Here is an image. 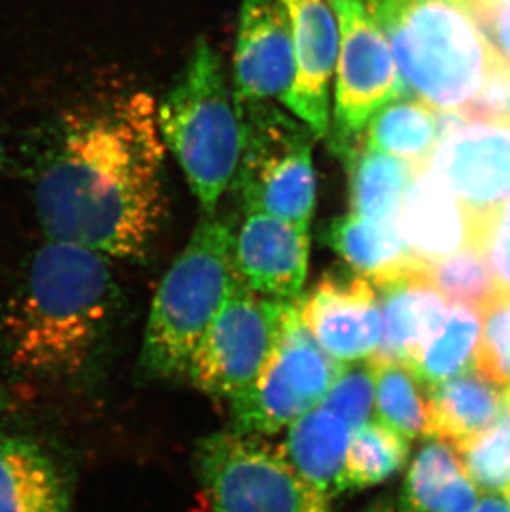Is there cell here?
<instances>
[{
    "mask_svg": "<svg viewBox=\"0 0 510 512\" xmlns=\"http://www.w3.org/2000/svg\"><path fill=\"white\" fill-rule=\"evenodd\" d=\"M375 375L378 420L401 435L433 438L431 387L419 377L413 365L395 360H370Z\"/></svg>",
    "mask_w": 510,
    "mask_h": 512,
    "instance_id": "cell-25",
    "label": "cell"
},
{
    "mask_svg": "<svg viewBox=\"0 0 510 512\" xmlns=\"http://www.w3.org/2000/svg\"><path fill=\"white\" fill-rule=\"evenodd\" d=\"M196 466L214 512H330L284 448L262 436L232 430L207 436L196 450Z\"/></svg>",
    "mask_w": 510,
    "mask_h": 512,
    "instance_id": "cell-7",
    "label": "cell"
},
{
    "mask_svg": "<svg viewBox=\"0 0 510 512\" xmlns=\"http://www.w3.org/2000/svg\"><path fill=\"white\" fill-rule=\"evenodd\" d=\"M342 158L347 160L352 214L398 223L403 196L413 178L411 166L395 156L373 150L361 138L343 153Z\"/></svg>",
    "mask_w": 510,
    "mask_h": 512,
    "instance_id": "cell-23",
    "label": "cell"
},
{
    "mask_svg": "<svg viewBox=\"0 0 510 512\" xmlns=\"http://www.w3.org/2000/svg\"><path fill=\"white\" fill-rule=\"evenodd\" d=\"M506 499H507V504H509V508H510V494H509V496H507Z\"/></svg>",
    "mask_w": 510,
    "mask_h": 512,
    "instance_id": "cell-41",
    "label": "cell"
},
{
    "mask_svg": "<svg viewBox=\"0 0 510 512\" xmlns=\"http://www.w3.org/2000/svg\"><path fill=\"white\" fill-rule=\"evenodd\" d=\"M408 438L383 423H366L350 436L345 483L347 491L381 483L408 461Z\"/></svg>",
    "mask_w": 510,
    "mask_h": 512,
    "instance_id": "cell-27",
    "label": "cell"
},
{
    "mask_svg": "<svg viewBox=\"0 0 510 512\" xmlns=\"http://www.w3.org/2000/svg\"><path fill=\"white\" fill-rule=\"evenodd\" d=\"M323 242L373 287L424 262L411 252L398 223L352 213L333 219L323 232Z\"/></svg>",
    "mask_w": 510,
    "mask_h": 512,
    "instance_id": "cell-20",
    "label": "cell"
},
{
    "mask_svg": "<svg viewBox=\"0 0 510 512\" xmlns=\"http://www.w3.org/2000/svg\"><path fill=\"white\" fill-rule=\"evenodd\" d=\"M295 80L294 34L282 0H242L232 87L237 103L287 107Z\"/></svg>",
    "mask_w": 510,
    "mask_h": 512,
    "instance_id": "cell-13",
    "label": "cell"
},
{
    "mask_svg": "<svg viewBox=\"0 0 510 512\" xmlns=\"http://www.w3.org/2000/svg\"><path fill=\"white\" fill-rule=\"evenodd\" d=\"M0 512H70L65 478L29 438L0 436Z\"/></svg>",
    "mask_w": 510,
    "mask_h": 512,
    "instance_id": "cell-19",
    "label": "cell"
},
{
    "mask_svg": "<svg viewBox=\"0 0 510 512\" xmlns=\"http://www.w3.org/2000/svg\"><path fill=\"white\" fill-rule=\"evenodd\" d=\"M507 413H509V415H510V403H509V410H507Z\"/></svg>",
    "mask_w": 510,
    "mask_h": 512,
    "instance_id": "cell-42",
    "label": "cell"
},
{
    "mask_svg": "<svg viewBox=\"0 0 510 512\" xmlns=\"http://www.w3.org/2000/svg\"><path fill=\"white\" fill-rule=\"evenodd\" d=\"M242 151L232 188L244 213H264L310 231L317 179L312 130L275 102L239 103Z\"/></svg>",
    "mask_w": 510,
    "mask_h": 512,
    "instance_id": "cell-6",
    "label": "cell"
},
{
    "mask_svg": "<svg viewBox=\"0 0 510 512\" xmlns=\"http://www.w3.org/2000/svg\"><path fill=\"white\" fill-rule=\"evenodd\" d=\"M446 4L454 5V7H459V9L466 10L467 14H469V7H471V0H443Z\"/></svg>",
    "mask_w": 510,
    "mask_h": 512,
    "instance_id": "cell-37",
    "label": "cell"
},
{
    "mask_svg": "<svg viewBox=\"0 0 510 512\" xmlns=\"http://www.w3.org/2000/svg\"><path fill=\"white\" fill-rule=\"evenodd\" d=\"M360 138L366 146L405 161L418 173L428 166L441 141L439 110L418 95H403L371 116Z\"/></svg>",
    "mask_w": 510,
    "mask_h": 512,
    "instance_id": "cell-22",
    "label": "cell"
},
{
    "mask_svg": "<svg viewBox=\"0 0 510 512\" xmlns=\"http://www.w3.org/2000/svg\"><path fill=\"white\" fill-rule=\"evenodd\" d=\"M501 224L504 226V228L509 229L510 231V198L507 199L506 203H504V206H502L501 209Z\"/></svg>",
    "mask_w": 510,
    "mask_h": 512,
    "instance_id": "cell-36",
    "label": "cell"
},
{
    "mask_svg": "<svg viewBox=\"0 0 510 512\" xmlns=\"http://www.w3.org/2000/svg\"><path fill=\"white\" fill-rule=\"evenodd\" d=\"M34 203L47 241L143 261L166 214L164 148L146 92L90 100L42 135Z\"/></svg>",
    "mask_w": 510,
    "mask_h": 512,
    "instance_id": "cell-1",
    "label": "cell"
},
{
    "mask_svg": "<svg viewBox=\"0 0 510 512\" xmlns=\"http://www.w3.org/2000/svg\"><path fill=\"white\" fill-rule=\"evenodd\" d=\"M401 77L439 112L462 116L506 58L466 10L443 0H363Z\"/></svg>",
    "mask_w": 510,
    "mask_h": 512,
    "instance_id": "cell-3",
    "label": "cell"
},
{
    "mask_svg": "<svg viewBox=\"0 0 510 512\" xmlns=\"http://www.w3.org/2000/svg\"><path fill=\"white\" fill-rule=\"evenodd\" d=\"M492 47L510 62V0L474 19Z\"/></svg>",
    "mask_w": 510,
    "mask_h": 512,
    "instance_id": "cell-33",
    "label": "cell"
},
{
    "mask_svg": "<svg viewBox=\"0 0 510 512\" xmlns=\"http://www.w3.org/2000/svg\"><path fill=\"white\" fill-rule=\"evenodd\" d=\"M156 121L204 214H216L241 160L242 115L221 57L204 37L156 105Z\"/></svg>",
    "mask_w": 510,
    "mask_h": 512,
    "instance_id": "cell-4",
    "label": "cell"
},
{
    "mask_svg": "<svg viewBox=\"0 0 510 512\" xmlns=\"http://www.w3.org/2000/svg\"><path fill=\"white\" fill-rule=\"evenodd\" d=\"M287 430L285 455L300 478L328 503L347 493L345 461L352 431L345 421L315 406Z\"/></svg>",
    "mask_w": 510,
    "mask_h": 512,
    "instance_id": "cell-18",
    "label": "cell"
},
{
    "mask_svg": "<svg viewBox=\"0 0 510 512\" xmlns=\"http://www.w3.org/2000/svg\"><path fill=\"white\" fill-rule=\"evenodd\" d=\"M294 34L297 80L287 110L317 140L330 133V87L338 54L337 17L327 0H282Z\"/></svg>",
    "mask_w": 510,
    "mask_h": 512,
    "instance_id": "cell-15",
    "label": "cell"
},
{
    "mask_svg": "<svg viewBox=\"0 0 510 512\" xmlns=\"http://www.w3.org/2000/svg\"><path fill=\"white\" fill-rule=\"evenodd\" d=\"M398 226L414 256L426 262L459 252H482L489 236L469 209L426 168L413 173L409 181Z\"/></svg>",
    "mask_w": 510,
    "mask_h": 512,
    "instance_id": "cell-16",
    "label": "cell"
},
{
    "mask_svg": "<svg viewBox=\"0 0 510 512\" xmlns=\"http://www.w3.org/2000/svg\"><path fill=\"white\" fill-rule=\"evenodd\" d=\"M477 489L469 481L458 453L443 441L424 446L414 458L401 508L409 512H471Z\"/></svg>",
    "mask_w": 510,
    "mask_h": 512,
    "instance_id": "cell-24",
    "label": "cell"
},
{
    "mask_svg": "<svg viewBox=\"0 0 510 512\" xmlns=\"http://www.w3.org/2000/svg\"><path fill=\"white\" fill-rule=\"evenodd\" d=\"M328 388L320 405L345 421L348 430L355 433L370 421L375 400V375L368 360L348 363Z\"/></svg>",
    "mask_w": 510,
    "mask_h": 512,
    "instance_id": "cell-31",
    "label": "cell"
},
{
    "mask_svg": "<svg viewBox=\"0 0 510 512\" xmlns=\"http://www.w3.org/2000/svg\"><path fill=\"white\" fill-rule=\"evenodd\" d=\"M462 468L474 488L507 498L510 494V415L456 446Z\"/></svg>",
    "mask_w": 510,
    "mask_h": 512,
    "instance_id": "cell-29",
    "label": "cell"
},
{
    "mask_svg": "<svg viewBox=\"0 0 510 512\" xmlns=\"http://www.w3.org/2000/svg\"><path fill=\"white\" fill-rule=\"evenodd\" d=\"M509 403V390L482 378L476 370L449 378L431 388L433 438L456 448L501 420Z\"/></svg>",
    "mask_w": 510,
    "mask_h": 512,
    "instance_id": "cell-21",
    "label": "cell"
},
{
    "mask_svg": "<svg viewBox=\"0 0 510 512\" xmlns=\"http://www.w3.org/2000/svg\"><path fill=\"white\" fill-rule=\"evenodd\" d=\"M294 302L255 294L236 274L189 363L194 387L219 400L246 392L272 357Z\"/></svg>",
    "mask_w": 510,
    "mask_h": 512,
    "instance_id": "cell-8",
    "label": "cell"
},
{
    "mask_svg": "<svg viewBox=\"0 0 510 512\" xmlns=\"http://www.w3.org/2000/svg\"><path fill=\"white\" fill-rule=\"evenodd\" d=\"M504 2H507V0H471L469 15L472 19H476L479 15L486 14V12L494 9L497 5L504 4Z\"/></svg>",
    "mask_w": 510,
    "mask_h": 512,
    "instance_id": "cell-35",
    "label": "cell"
},
{
    "mask_svg": "<svg viewBox=\"0 0 510 512\" xmlns=\"http://www.w3.org/2000/svg\"><path fill=\"white\" fill-rule=\"evenodd\" d=\"M370 512H409V511H406L405 508L396 509V508H391V506H376V508L371 509Z\"/></svg>",
    "mask_w": 510,
    "mask_h": 512,
    "instance_id": "cell-38",
    "label": "cell"
},
{
    "mask_svg": "<svg viewBox=\"0 0 510 512\" xmlns=\"http://www.w3.org/2000/svg\"><path fill=\"white\" fill-rule=\"evenodd\" d=\"M337 17L333 150L342 156L385 103L409 95L390 44L368 14L363 0H327Z\"/></svg>",
    "mask_w": 510,
    "mask_h": 512,
    "instance_id": "cell-10",
    "label": "cell"
},
{
    "mask_svg": "<svg viewBox=\"0 0 510 512\" xmlns=\"http://www.w3.org/2000/svg\"><path fill=\"white\" fill-rule=\"evenodd\" d=\"M482 330L474 365L482 378L510 390V294L499 289L481 309Z\"/></svg>",
    "mask_w": 510,
    "mask_h": 512,
    "instance_id": "cell-30",
    "label": "cell"
},
{
    "mask_svg": "<svg viewBox=\"0 0 510 512\" xmlns=\"http://www.w3.org/2000/svg\"><path fill=\"white\" fill-rule=\"evenodd\" d=\"M424 274L446 302L479 312L499 290L484 252H459L441 261L426 262Z\"/></svg>",
    "mask_w": 510,
    "mask_h": 512,
    "instance_id": "cell-28",
    "label": "cell"
},
{
    "mask_svg": "<svg viewBox=\"0 0 510 512\" xmlns=\"http://www.w3.org/2000/svg\"><path fill=\"white\" fill-rule=\"evenodd\" d=\"M297 300L290 307L282 337L259 378L231 400L232 431L264 436L289 428L320 405L347 365L330 357L315 342L300 320Z\"/></svg>",
    "mask_w": 510,
    "mask_h": 512,
    "instance_id": "cell-9",
    "label": "cell"
},
{
    "mask_svg": "<svg viewBox=\"0 0 510 512\" xmlns=\"http://www.w3.org/2000/svg\"><path fill=\"white\" fill-rule=\"evenodd\" d=\"M424 266L426 261L375 285L383 332L380 345L370 360H395L414 365L446 322L448 302L428 281Z\"/></svg>",
    "mask_w": 510,
    "mask_h": 512,
    "instance_id": "cell-17",
    "label": "cell"
},
{
    "mask_svg": "<svg viewBox=\"0 0 510 512\" xmlns=\"http://www.w3.org/2000/svg\"><path fill=\"white\" fill-rule=\"evenodd\" d=\"M5 406H7V395H5L4 390L0 387V413L5 410Z\"/></svg>",
    "mask_w": 510,
    "mask_h": 512,
    "instance_id": "cell-39",
    "label": "cell"
},
{
    "mask_svg": "<svg viewBox=\"0 0 510 512\" xmlns=\"http://www.w3.org/2000/svg\"><path fill=\"white\" fill-rule=\"evenodd\" d=\"M426 170L491 232L510 198V116L466 121L449 131Z\"/></svg>",
    "mask_w": 510,
    "mask_h": 512,
    "instance_id": "cell-11",
    "label": "cell"
},
{
    "mask_svg": "<svg viewBox=\"0 0 510 512\" xmlns=\"http://www.w3.org/2000/svg\"><path fill=\"white\" fill-rule=\"evenodd\" d=\"M4 158H5L4 146H2V143H0V170H2V166H4Z\"/></svg>",
    "mask_w": 510,
    "mask_h": 512,
    "instance_id": "cell-40",
    "label": "cell"
},
{
    "mask_svg": "<svg viewBox=\"0 0 510 512\" xmlns=\"http://www.w3.org/2000/svg\"><path fill=\"white\" fill-rule=\"evenodd\" d=\"M236 229L229 216L204 214L159 284L140 363L153 378L186 377L196 348L231 289Z\"/></svg>",
    "mask_w": 510,
    "mask_h": 512,
    "instance_id": "cell-5",
    "label": "cell"
},
{
    "mask_svg": "<svg viewBox=\"0 0 510 512\" xmlns=\"http://www.w3.org/2000/svg\"><path fill=\"white\" fill-rule=\"evenodd\" d=\"M297 305L305 329L338 362L366 360L380 345L378 292L358 272H327L307 295H300Z\"/></svg>",
    "mask_w": 510,
    "mask_h": 512,
    "instance_id": "cell-12",
    "label": "cell"
},
{
    "mask_svg": "<svg viewBox=\"0 0 510 512\" xmlns=\"http://www.w3.org/2000/svg\"><path fill=\"white\" fill-rule=\"evenodd\" d=\"M310 231L270 214L246 213L234 237V269L255 294L297 300L307 279Z\"/></svg>",
    "mask_w": 510,
    "mask_h": 512,
    "instance_id": "cell-14",
    "label": "cell"
},
{
    "mask_svg": "<svg viewBox=\"0 0 510 512\" xmlns=\"http://www.w3.org/2000/svg\"><path fill=\"white\" fill-rule=\"evenodd\" d=\"M481 330L479 310L453 305L441 330L414 363V370L431 388L467 372L474 365Z\"/></svg>",
    "mask_w": 510,
    "mask_h": 512,
    "instance_id": "cell-26",
    "label": "cell"
},
{
    "mask_svg": "<svg viewBox=\"0 0 510 512\" xmlns=\"http://www.w3.org/2000/svg\"><path fill=\"white\" fill-rule=\"evenodd\" d=\"M108 257L68 242L35 252L2 315V345L17 372L70 378L92 363L120 304Z\"/></svg>",
    "mask_w": 510,
    "mask_h": 512,
    "instance_id": "cell-2",
    "label": "cell"
},
{
    "mask_svg": "<svg viewBox=\"0 0 510 512\" xmlns=\"http://www.w3.org/2000/svg\"><path fill=\"white\" fill-rule=\"evenodd\" d=\"M471 512H510L509 504L499 496H486V498L476 503Z\"/></svg>",
    "mask_w": 510,
    "mask_h": 512,
    "instance_id": "cell-34",
    "label": "cell"
},
{
    "mask_svg": "<svg viewBox=\"0 0 510 512\" xmlns=\"http://www.w3.org/2000/svg\"><path fill=\"white\" fill-rule=\"evenodd\" d=\"M482 252L496 276L499 289L510 294V231L502 226L501 219L492 226Z\"/></svg>",
    "mask_w": 510,
    "mask_h": 512,
    "instance_id": "cell-32",
    "label": "cell"
}]
</instances>
